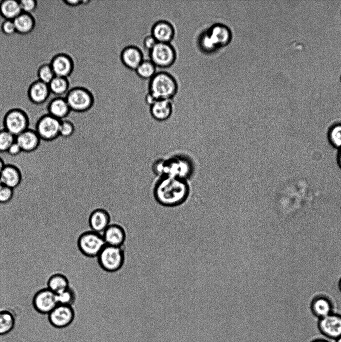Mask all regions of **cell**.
Returning a JSON list of instances; mask_svg holds the SVG:
<instances>
[{"label": "cell", "instance_id": "2", "mask_svg": "<svg viewBox=\"0 0 341 342\" xmlns=\"http://www.w3.org/2000/svg\"><path fill=\"white\" fill-rule=\"evenodd\" d=\"M178 90V82L170 73L160 71L149 80L148 92L158 100H172Z\"/></svg>", "mask_w": 341, "mask_h": 342}, {"label": "cell", "instance_id": "37", "mask_svg": "<svg viewBox=\"0 0 341 342\" xmlns=\"http://www.w3.org/2000/svg\"><path fill=\"white\" fill-rule=\"evenodd\" d=\"M2 29L4 32L8 35L15 33L16 29L13 20H6L2 24Z\"/></svg>", "mask_w": 341, "mask_h": 342}, {"label": "cell", "instance_id": "23", "mask_svg": "<svg viewBox=\"0 0 341 342\" xmlns=\"http://www.w3.org/2000/svg\"><path fill=\"white\" fill-rule=\"evenodd\" d=\"M50 90L48 85L38 81L34 83L30 88L29 95L31 100L35 104L44 103L48 99Z\"/></svg>", "mask_w": 341, "mask_h": 342}, {"label": "cell", "instance_id": "35", "mask_svg": "<svg viewBox=\"0 0 341 342\" xmlns=\"http://www.w3.org/2000/svg\"><path fill=\"white\" fill-rule=\"evenodd\" d=\"M20 7L22 13L30 14L35 9L36 0H19Z\"/></svg>", "mask_w": 341, "mask_h": 342}, {"label": "cell", "instance_id": "32", "mask_svg": "<svg viewBox=\"0 0 341 342\" xmlns=\"http://www.w3.org/2000/svg\"><path fill=\"white\" fill-rule=\"evenodd\" d=\"M75 131L74 123L68 118L60 121V136L64 138L71 137Z\"/></svg>", "mask_w": 341, "mask_h": 342}, {"label": "cell", "instance_id": "3", "mask_svg": "<svg viewBox=\"0 0 341 342\" xmlns=\"http://www.w3.org/2000/svg\"><path fill=\"white\" fill-rule=\"evenodd\" d=\"M232 39V32L228 26L216 24L202 35L200 45L205 52H211L227 46Z\"/></svg>", "mask_w": 341, "mask_h": 342}, {"label": "cell", "instance_id": "39", "mask_svg": "<svg viewBox=\"0 0 341 342\" xmlns=\"http://www.w3.org/2000/svg\"><path fill=\"white\" fill-rule=\"evenodd\" d=\"M144 101L147 105H148L150 106L156 101V100L151 94L148 92L145 95Z\"/></svg>", "mask_w": 341, "mask_h": 342}, {"label": "cell", "instance_id": "21", "mask_svg": "<svg viewBox=\"0 0 341 342\" xmlns=\"http://www.w3.org/2000/svg\"><path fill=\"white\" fill-rule=\"evenodd\" d=\"M150 107L152 117L160 122L168 120L173 112L171 100H158Z\"/></svg>", "mask_w": 341, "mask_h": 342}, {"label": "cell", "instance_id": "47", "mask_svg": "<svg viewBox=\"0 0 341 342\" xmlns=\"http://www.w3.org/2000/svg\"><path fill=\"white\" fill-rule=\"evenodd\" d=\"M2 185H3V184H2V180H1V179H0V187L2 186Z\"/></svg>", "mask_w": 341, "mask_h": 342}, {"label": "cell", "instance_id": "5", "mask_svg": "<svg viewBox=\"0 0 341 342\" xmlns=\"http://www.w3.org/2000/svg\"><path fill=\"white\" fill-rule=\"evenodd\" d=\"M105 245L102 234L92 230L80 233L76 241L79 252L89 258L96 257Z\"/></svg>", "mask_w": 341, "mask_h": 342}, {"label": "cell", "instance_id": "10", "mask_svg": "<svg viewBox=\"0 0 341 342\" xmlns=\"http://www.w3.org/2000/svg\"><path fill=\"white\" fill-rule=\"evenodd\" d=\"M317 327L324 336L336 340L341 336V314L334 312L318 319Z\"/></svg>", "mask_w": 341, "mask_h": 342}, {"label": "cell", "instance_id": "30", "mask_svg": "<svg viewBox=\"0 0 341 342\" xmlns=\"http://www.w3.org/2000/svg\"><path fill=\"white\" fill-rule=\"evenodd\" d=\"M328 136L333 147L337 149H341V123L332 125L328 131Z\"/></svg>", "mask_w": 341, "mask_h": 342}, {"label": "cell", "instance_id": "8", "mask_svg": "<svg viewBox=\"0 0 341 342\" xmlns=\"http://www.w3.org/2000/svg\"><path fill=\"white\" fill-rule=\"evenodd\" d=\"M60 121L48 114L36 118L34 130L42 141L52 142L60 137Z\"/></svg>", "mask_w": 341, "mask_h": 342}, {"label": "cell", "instance_id": "20", "mask_svg": "<svg viewBox=\"0 0 341 342\" xmlns=\"http://www.w3.org/2000/svg\"><path fill=\"white\" fill-rule=\"evenodd\" d=\"M310 309L314 316L319 319L334 312V305L328 297L318 295L311 301Z\"/></svg>", "mask_w": 341, "mask_h": 342}, {"label": "cell", "instance_id": "31", "mask_svg": "<svg viewBox=\"0 0 341 342\" xmlns=\"http://www.w3.org/2000/svg\"><path fill=\"white\" fill-rule=\"evenodd\" d=\"M16 137L4 128L0 129V153H6Z\"/></svg>", "mask_w": 341, "mask_h": 342}, {"label": "cell", "instance_id": "17", "mask_svg": "<svg viewBox=\"0 0 341 342\" xmlns=\"http://www.w3.org/2000/svg\"><path fill=\"white\" fill-rule=\"evenodd\" d=\"M151 35L158 42L170 43L174 38L175 30L170 22L160 20L156 22L152 26Z\"/></svg>", "mask_w": 341, "mask_h": 342}, {"label": "cell", "instance_id": "22", "mask_svg": "<svg viewBox=\"0 0 341 342\" xmlns=\"http://www.w3.org/2000/svg\"><path fill=\"white\" fill-rule=\"evenodd\" d=\"M71 112L66 99L63 98L54 99L46 108L47 114L60 120L68 118Z\"/></svg>", "mask_w": 341, "mask_h": 342}, {"label": "cell", "instance_id": "24", "mask_svg": "<svg viewBox=\"0 0 341 342\" xmlns=\"http://www.w3.org/2000/svg\"><path fill=\"white\" fill-rule=\"evenodd\" d=\"M0 11L6 19L10 20H13L22 13L19 0H2Z\"/></svg>", "mask_w": 341, "mask_h": 342}, {"label": "cell", "instance_id": "29", "mask_svg": "<svg viewBox=\"0 0 341 342\" xmlns=\"http://www.w3.org/2000/svg\"><path fill=\"white\" fill-rule=\"evenodd\" d=\"M15 319L10 312L0 311V335L10 333L14 328Z\"/></svg>", "mask_w": 341, "mask_h": 342}, {"label": "cell", "instance_id": "40", "mask_svg": "<svg viewBox=\"0 0 341 342\" xmlns=\"http://www.w3.org/2000/svg\"><path fill=\"white\" fill-rule=\"evenodd\" d=\"M64 2L72 7H78L82 5V0H64Z\"/></svg>", "mask_w": 341, "mask_h": 342}, {"label": "cell", "instance_id": "38", "mask_svg": "<svg viewBox=\"0 0 341 342\" xmlns=\"http://www.w3.org/2000/svg\"><path fill=\"white\" fill-rule=\"evenodd\" d=\"M22 152L21 148L15 140L8 149L6 153L11 156L15 157L20 155Z\"/></svg>", "mask_w": 341, "mask_h": 342}, {"label": "cell", "instance_id": "34", "mask_svg": "<svg viewBox=\"0 0 341 342\" xmlns=\"http://www.w3.org/2000/svg\"><path fill=\"white\" fill-rule=\"evenodd\" d=\"M14 195V189L5 185L0 187V205L10 203Z\"/></svg>", "mask_w": 341, "mask_h": 342}, {"label": "cell", "instance_id": "15", "mask_svg": "<svg viewBox=\"0 0 341 342\" xmlns=\"http://www.w3.org/2000/svg\"><path fill=\"white\" fill-rule=\"evenodd\" d=\"M110 219L109 212L104 208H99L90 214L88 223L90 230L102 234L111 223Z\"/></svg>", "mask_w": 341, "mask_h": 342}, {"label": "cell", "instance_id": "27", "mask_svg": "<svg viewBox=\"0 0 341 342\" xmlns=\"http://www.w3.org/2000/svg\"><path fill=\"white\" fill-rule=\"evenodd\" d=\"M136 75L144 80H150L156 73V67L149 60H144L136 69Z\"/></svg>", "mask_w": 341, "mask_h": 342}, {"label": "cell", "instance_id": "12", "mask_svg": "<svg viewBox=\"0 0 341 342\" xmlns=\"http://www.w3.org/2000/svg\"><path fill=\"white\" fill-rule=\"evenodd\" d=\"M36 309L42 314H49L58 305L56 295L50 289L40 290L34 299Z\"/></svg>", "mask_w": 341, "mask_h": 342}, {"label": "cell", "instance_id": "33", "mask_svg": "<svg viewBox=\"0 0 341 342\" xmlns=\"http://www.w3.org/2000/svg\"><path fill=\"white\" fill-rule=\"evenodd\" d=\"M55 76L50 65H44L40 69L39 79L44 83L48 85Z\"/></svg>", "mask_w": 341, "mask_h": 342}, {"label": "cell", "instance_id": "43", "mask_svg": "<svg viewBox=\"0 0 341 342\" xmlns=\"http://www.w3.org/2000/svg\"><path fill=\"white\" fill-rule=\"evenodd\" d=\"M338 163L340 167H341V149L338 150Z\"/></svg>", "mask_w": 341, "mask_h": 342}, {"label": "cell", "instance_id": "28", "mask_svg": "<svg viewBox=\"0 0 341 342\" xmlns=\"http://www.w3.org/2000/svg\"><path fill=\"white\" fill-rule=\"evenodd\" d=\"M56 295L58 304L70 305L73 307L76 304L78 299L76 291L70 286Z\"/></svg>", "mask_w": 341, "mask_h": 342}, {"label": "cell", "instance_id": "25", "mask_svg": "<svg viewBox=\"0 0 341 342\" xmlns=\"http://www.w3.org/2000/svg\"><path fill=\"white\" fill-rule=\"evenodd\" d=\"M13 22L16 32L22 34L30 32L34 25V20L31 16L22 12L14 19Z\"/></svg>", "mask_w": 341, "mask_h": 342}, {"label": "cell", "instance_id": "18", "mask_svg": "<svg viewBox=\"0 0 341 342\" xmlns=\"http://www.w3.org/2000/svg\"><path fill=\"white\" fill-rule=\"evenodd\" d=\"M56 76L69 77L74 72L75 64L73 58L66 55H60L55 57L50 65Z\"/></svg>", "mask_w": 341, "mask_h": 342}, {"label": "cell", "instance_id": "45", "mask_svg": "<svg viewBox=\"0 0 341 342\" xmlns=\"http://www.w3.org/2000/svg\"><path fill=\"white\" fill-rule=\"evenodd\" d=\"M338 287H339V289H340V290L341 291V278L340 279L339 282H338Z\"/></svg>", "mask_w": 341, "mask_h": 342}, {"label": "cell", "instance_id": "41", "mask_svg": "<svg viewBox=\"0 0 341 342\" xmlns=\"http://www.w3.org/2000/svg\"><path fill=\"white\" fill-rule=\"evenodd\" d=\"M6 163H5L4 159L0 156V174L2 172V169L5 166Z\"/></svg>", "mask_w": 341, "mask_h": 342}, {"label": "cell", "instance_id": "4", "mask_svg": "<svg viewBox=\"0 0 341 342\" xmlns=\"http://www.w3.org/2000/svg\"><path fill=\"white\" fill-rule=\"evenodd\" d=\"M98 263L104 271L113 273L120 270L125 262L123 247L106 245L96 257Z\"/></svg>", "mask_w": 341, "mask_h": 342}, {"label": "cell", "instance_id": "13", "mask_svg": "<svg viewBox=\"0 0 341 342\" xmlns=\"http://www.w3.org/2000/svg\"><path fill=\"white\" fill-rule=\"evenodd\" d=\"M106 245L123 247L126 238V232L120 224L111 223L102 232Z\"/></svg>", "mask_w": 341, "mask_h": 342}, {"label": "cell", "instance_id": "42", "mask_svg": "<svg viewBox=\"0 0 341 342\" xmlns=\"http://www.w3.org/2000/svg\"><path fill=\"white\" fill-rule=\"evenodd\" d=\"M310 342H330L327 339H324V338H315Z\"/></svg>", "mask_w": 341, "mask_h": 342}, {"label": "cell", "instance_id": "46", "mask_svg": "<svg viewBox=\"0 0 341 342\" xmlns=\"http://www.w3.org/2000/svg\"><path fill=\"white\" fill-rule=\"evenodd\" d=\"M335 342H341V336L335 340Z\"/></svg>", "mask_w": 341, "mask_h": 342}, {"label": "cell", "instance_id": "9", "mask_svg": "<svg viewBox=\"0 0 341 342\" xmlns=\"http://www.w3.org/2000/svg\"><path fill=\"white\" fill-rule=\"evenodd\" d=\"M150 60L156 67L167 68L171 67L176 59V53L170 43L158 42L149 51Z\"/></svg>", "mask_w": 341, "mask_h": 342}, {"label": "cell", "instance_id": "14", "mask_svg": "<svg viewBox=\"0 0 341 342\" xmlns=\"http://www.w3.org/2000/svg\"><path fill=\"white\" fill-rule=\"evenodd\" d=\"M22 152L31 153L39 147L42 140L34 129L28 128L16 137Z\"/></svg>", "mask_w": 341, "mask_h": 342}, {"label": "cell", "instance_id": "19", "mask_svg": "<svg viewBox=\"0 0 341 342\" xmlns=\"http://www.w3.org/2000/svg\"><path fill=\"white\" fill-rule=\"evenodd\" d=\"M0 178L4 185L14 189L22 182V171L16 164H6L0 174Z\"/></svg>", "mask_w": 341, "mask_h": 342}, {"label": "cell", "instance_id": "44", "mask_svg": "<svg viewBox=\"0 0 341 342\" xmlns=\"http://www.w3.org/2000/svg\"><path fill=\"white\" fill-rule=\"evenodd\" d=\"M90 1L82 0V5L88 4V3H90Z\"/></svg>", "mask_w": 341, "mask_h": 342}, {"label": "cell", "instance_id": "36", "mask_svg": "<svg viewBox=\"0 0 341 342\" xmlns=\"http://www.w3.org/2000/svg\"><path fill=\"white\" fill-rule=\"evenodd\" d=\"M158 42L150 34L144 37L143 40V46L148 51H150L157 44Z\"/></svg>", "mask_w": 341, "mask_h": 342}, {"label": "cell", "instance_id": "7", "mask_svg": "<svg viewBox=\"0 0 341 342\" xmlns=\"http://www.w3.org/2000/svg\"><path fill=\"white\" fill-rule=\"evenodd\" d=\"M31 116L20 109H13L6 112L2 117V128L16 137L30 127Z\"/></svg>", "mask_w": 341, "mask_h": 342}, {"label": "cell", "instance_id": "1", "mask_svg": "<svg viewBox=\"0 0 341 342\" xmlns=\"http://www.w3.org/2000/svg\"><path fill=\"white\" fill-rule=\"evenodd\" d=\"M189 186L186 179L164 176L154 184L153 193L156 201L167 207L182 204L188 198Z\"/></svg>", "mask_w": 341, "mask_h": 342}, {"label": "cell", "instance_id": "6", "mask_svg": "<svg viewBox=\"0 0 341 342\" xmlns=\"http://www.w3.org/2000/svg\"><path fill=\"white\" fill-rule=\"evenodd\" d=\"M65 99L72 112L84 113L92 108L94 104V97L88 89L76 86L66 93Z\"/></svg>", "mask_w": 341, "mask_h": 342}, {"label": "cell", "instance_id": "26", "mask_svg": "<svg viewBox=\"0 0 341 342\" xmlns=\"http://www.w3.org/2000/svg\"><path fill=\"white\" fill-rule=\"evenodd\" d=\"M70 286V281L64 275L56 274L52 276L49 279L48 288L56 294H58Z\"/></svg>", "mask_w": 341, "mask_h": 342}, {"label": "cell", "instance_id": "16", "mask_svg": "<svg viewBox=\"0 0 341 342\" xmlns=\"http://www.w3.org/2000/svg\"><path fill=\"white\" fill-rule=\"evenodd\" d=\"M141 49L136 46L129 45L121 51L120 59L122 64L128 69L136 70L144 60Z\"/></svg>", "mask_w": 341, "mask_h": 342}, {"label": "cell", "instance_id": "11", "mask_svg": "<svg viewBox=\"0 0 341 342\" xmlns=\"http://www.w3.org/2000/svg\"><path fill=\"white\" fill-rule=\"evenodd\" d=\"M76 312L70 305L58 304L49 314L50 323L57 328H64L74 321Z\"/></svg>", "mask_w": 341, "mask_h": 342}]
</instances>
